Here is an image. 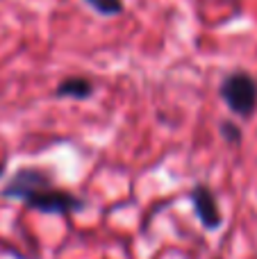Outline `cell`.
Returning <instances> with one entry per match:
<instances>
[{
  "label": "cell",
  "mask_w": 257,
  "mask_h": 259,
  "mask_svg": "<svg viewBox=\"0 0 257 259\" xmlns=\"http://www.w3.org/2000/svg\"><path fill=\"white\" fill-rule=\"evenodd\" d=\"M3 198L25 202L30 209L41 214H57L66 216L73 211L84 209V200L64 189L55 187L48 173L41 168H21L7 184H5Z\"/></svg>",
  "instance_id": "6da1fadb"
},
{
  "label": "cell",
  "mask_w": 257,
  "mask_h": 259,
  "mask_svg": "<svg viewBox=\"0 0 257 259\" xmlns=\"http://www.w3.org/2000/svg\"><path fill=\"white\" fill-rule=\"evenodd\" d=\"M221 96L235 114L248 118L257 107V84L246 73H235L221 84Z\"/></svg>",
  "instance_id": "7a4b0ae2"
},
{
  "label": "cell",
  "mask_w": 257,
  "mask_h": 259,
  "mask_svg": "<svg viewBox=\"0 0 257 259\" xmlns=\"http://www.w3.org/2000/svg\"><path fill=\"white\" fill-rule=\"evenodd\" d=\"M191 205H194V211L196 216H198L200 225H203L205 230H219L223 225V214L221 209H219V202H217V196L212 193V189L207 187V184H198V187H194V191H191Z\"/></svg>",
  "instance_id": "3957f363"
},
{
  "label": "cell",
  "mask_w": 257,
  "mask_h": 259,
  "mask_svg": "<svg viewBox=\"0 0 257 259\" xmlns=\"http://www.w3.org/2000/svg\"><path fill=\"white\" fill-rule=\"evenodd\" d=\"M57 98H75V100H82V98H89L94 94V87L87 77H68L64 80L62 84L57 87Z\"/></svg>",
  "instance_id": "277c9868"
},
{
  "label": "cell",
  "mask_w": 257,
  "mask_h": 259,
  "mask_svg": "<svg viewBox=\"0 0 257 259\" xmlns=\"http://www.w3.org/2000/svg\"><path fill=\"white\" fill-rule=\"evenodd\" d=\"M87 3H89L98 14H103V16H114V14L123 12L121 0H87Z\"/></svg>",
  "instance_id": "5b68a950"
},
{
  "label": "cell",
  "mask_w": 257,
  "mask_h": 259,
  "mask_svg": "<svg viewBox=\"0 0 257 259\" xmlns=\"http://www.w3.org/2000/svg\"><path fill=\"white\" fill-rule=\"evenodd\" d=\"M221 134H223V139H226L228 143H239L241 141V130L235 125V123H223L221 125Z\"/></svg>",
  "instance_id": "8992f818"
},
{
  "label": "cell",
  "mask_w": 257,
  "mask_h": 259,
  "mask_svg": "<svg viewBox=\"0 0 257 259\" xmlns=\"http://www.w3.org/2000/svg\"><path fill=\"white\" fill-rule=\"evenodd\" d=\"M3 173H5V161H0V178H3Z\"/></svg>",
  "instance_id": "52a82bcc"
}]
</instances>
